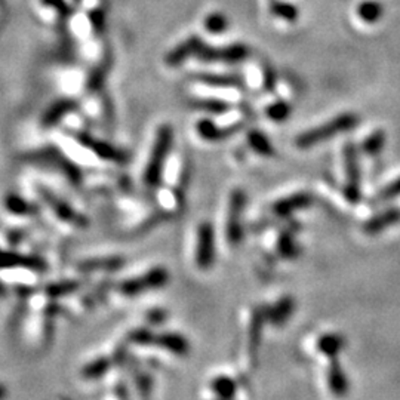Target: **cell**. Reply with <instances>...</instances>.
I'll use <instances>...</instances> for the list:
<instances>
[{
	"mask_svg": "<svg viewBox=\"0 0 400 400\" xmlns=\"http://www.w3.org/2000/svg\"><path fill=\"white\" fill-rule=\"evenodd\" d=\"M359 122L360 117L356 113H350V112L341 113L332 117L331 120L322 123L320 127H314L309 131L301 132L295 138V146L300 150H309L317 144L332 140V138H335L336 135L346 134L350 132L351 129L358 128Z\"/></svg>",
	"mask_w": 400,
	"mask_h": 400,
	"instance_id": "1",
	"label": "cell"
},
{
	"mask_svg": "<svg viewBox=\"0 0 400 400\" xmlns=\"http://www.w3.org/2000/svg\"><path fill=\"white\" fill-rule=\"evenodd\" d=\"M174 141V129L167 123L159 127L155 135V141H153L150 156L147 159L144 174H143V182L144 186L148 189H155L160 184L163 167L167 160L169 151H171Z\"/></svg>",
	"mask_w": 400,
	"mask_h": 400,
	"instance_id": "2",
	"label": "cell"
},
{
	"mask_svg": "<svg viewBox=\"0 0 400 400\" xmlns=\"http://www.w3.org/2000/svg\"><path fill=\"white\" fill-rule=\"evenodd\" d=\"M346 184L344 194L350 202H358L360 199V165H359V151L353 143H346L343 148Z\"/></svg>",
	"mask_w": 400,
	"mask_h": 400,
	"instance_id": "3",
	"label": "cell"
},
{
	"mask_svg": "<svg viewBox=\"0 0 400 400\" xmlns=\"http://www.w3.org/2000/svg\"><path fill=\"white\" fill-rule=\"evenodd\" d=\"M73 138L76 140V144L88 150L95 158L104 162H112L116 165H125L128 162L127 153L109 143L95 140L94 136H89L88 134H83V132H74Z\"/></svg>",
	"mask_w": 400,
	"mask_h": 400,
	"instance_id": "4",
	"label": "cell"
},
{
	"mask_svg": "<svg viewBox=\"0 0 400 400\" xmlns=\"http://www.w3.org/2000/svg\"><path fill=\"white\" fill-rule=\"evenodd\" d=\"M249 55V48L243 43H235L224 46V48H208L202 46L197 54V59L202 63H223V64H236L246 59Z\"/></svg>",
	"mask_w": 400,
	"mask_h": 400,
	"instance_id": "5",
	"label": "cell"
},
{
	"mask_svg": "<svg viewBox=\"0 0 400 400\" xmlns=\"http://www.w3.org/2000/svg\"><path fill=\"white\" fill-rule=\"evenodd\" d=\"M196 266L200 270H209L215 259V233L211 223L204 221L197 227L196 236Z\"/></svg>",
	"mask_w": 400,
	"mask_h": 400,
	"instance_id": "6",
	"label": "cell"
},
{
	"mask_svg": "<svg viewBox=\"0 0 400 400\" xmlns=\"http://www.w3.org/2000/svg\"><path fill=\"white\" fill-rule=\"evenodd\" d=\"M245 204H246V196L240 189H235L232 193H230L227 223H225V237L230 245H236L240 240L242 236L240 218Z\"/></svg>",
	"mask_w": 400,
	"mask_h": 400,
	"instance_id": "7",
	"label": "cell"
},
{
	"mask_svg": "<svg viewBox=\"0 0 400 400\" xmlns=\"http://www.w3.org/2000/svg\"><path fill=\"white\" fill-rule=\"evenodd\" d=\"M167 282V273L165 269H153L147 271L146 274L140 276V278H135L131 281L123 282L120 285V292L123 295L128 297H135L138 294H143L147 289H156L163 286Z\"/></svg>",
	"mask_w": 400,
	"mask_h": 400,
	"instance_id": "8",
	"label": "cell"
},
{
	"mask_svg": "<svg viewBox=\"0 0 400 400\" xmlns=\"http://www.w3.org/2000/svg\"><path fill=\"white\" fill-rule=\"evenodd\" d=\"M202 46H204L202 39L199 36H190L166 54L165 64L171 69L181 67L190 58H196L199 51L202 49Z\"/></svg>",
	"mask_w": 400,
	"mask_h": 400,
	"instance_id": "9",
	"label": "cell"
},
{
	"mask_svg": "<svg viewBox=\"0 0 400 400\" xmlns=\"http://www.w3.org/2000/svg\"><path fill=\"white\" fill-rule=\"evenodd\" d=\"M78 107H79L78 102H76L73 98H63V100L55 101L43 112L42 119H40L42 128L49 129V128L57 127L64 117H67L69 114L78 110Z\"/></svg>",
	"mask_w": 400,
	"mask_h": 400,
	"instance_id": "10",
	"label": "cell"
},
{
	"mask_svg": "<svg viewBox=\"0 0 400 400\" xmlns=\"http://www.w3.org/2000/svg\"><path fill=\"white\" fill-rule=\"evenodd\" d=\"M40 194H42V199L45 200V202L48 204L49 208L54 211V213L58 215V217L63 221L71 223L74 225H83L86 223L82 215L76 212L74 209H71V206L67 205L64 200L58 199L57 196H54L48 190H42Z\"/></svg>",
	"mask_w": 400,
	"mask_h": 400,
	"instance_id": "11",
	"label": "cell"
},
{
	"mask_svg": "<svg viewBox=\"0 0 400 400\" xmlns=\"http://www.w3.org/2000/svg\"><path fill=\"white\" fill-rule=\"evenodd\" d=\"M312 202H313L312 194L297 193L278 200V202L273 205V212L276 215H279V217H288V215H290L292 212L310 206Z\"/></svg>",
	"mask_w": 400,
	"mask_h": 400,
	"instance_id": "12",
	"label": "cell"
},
{
	"mask_svg": "<svg viewBox=\"0 0 400 400\" xmlns=\"http://www.w3.org/2000/svg\"><path fill=\"white\" fill-rule=\"evenodd\" d=\"M194 132L197 135V138L208 143H217L224 140L228 135H232V132L225 131L224 128H221L220 125H217L213 120L204 117V119H199L194 123Z\"/></svg>",
	"mask_w": 400,
	"mask_h": 400,
	"instance_id": "13",
	"label": "cell"
},
{
	"mask_svg": "<svg viewBox=\"0 0 400 400\" xmlns=\"http://www.w3.org/2000/svg\"><path fill=\"white\" fill-rule=\"evenodd\" d=\"M13 267H24V269H43V263L39 258L18 255L13 252L0 251V269H13Z\"/></svg>",
	"mask_w": 400,
	"mask_h": 400,
	"instance_id": "14",
	"label": "cell"
},
{
	"mask_svg": "<svg viewBox=\"0 0 400 400\" xmlns=\"http://www.w3.org/2000/svg\"><path fill=\"white\" fill-rule=\"evenodd\" d=\"M39 5L54 17L57 25L66 24L73 17V8L66 2V0H39Z\"/></svg>",
	"mask_w": 400,
	"mask_h": 400,
	"instance_id": "15",
	"label": "cell"
},
{
	"mask_svg": "<svg viewBox=\"0 0 400 400\" xmlns=\"http://www.w3.org/2000/svg\"><path fill=\"white\" fill-rule=\"evenodd\" d=\"M246 144H248V147L254 153H257V155L263 156V158H271L276 153L274 146L269 140V136L258 129H251L248 132V135H246Z\"/></svg>",
	"mask_w": 400,
	"mask_h": 400,
	"instance_id": "16",
	"label": "cell"
},
{
	"mask_svg": "<svg viewBox=\"0 0 400 400\" xmlns=\"http://www.w3.org/2000/svg\"><path fill=\"white\" fill-rule=\"evenodd\" d=\"M400 221V211L396 208H390L375 215L365 224V230L367 233H380L381 230L394 225Z\"/></svg>",
	"mask_w": 400,
	"mask_h": 400,
	"instance_id": "17",
	"label": "cell"
},
{
	"mask_svg": "<svg viewBox=\"0 0 400 400\" xmlns=\"http://www.w3.org/2000/svg\"><path fill=\"white\" fill-rule=\"evenodd\" d=\"M153 341L159 344L160 347H165L167 351L174 353V355L184 356L189 353V341L186 338L178 335V334H163L153 338Z\"/></svg>",
	"mask_w": 400,
	"mask_h": 400,
	"instance_id": "18",
	"label": "cell"
},
{
	"mask_svg": "<svg viewBox=\"0 0 400 400\" xmlns=\"http://www.w3.org/2000/svg\"><path fill=\"white\" fill-rule=\"evenodd\" d=\"M269 11L271 17L290 24L297 23L300 17V11L294 4L281 2V0H271V2H269Z\"/></svg>",
	"mask_w": 400,
	"mask_h": 400,
	"instance_id": "19",
	"label": "cell"
},
{
	"mask_svg": "<svg viewBox=\"0 0 400 400\" xmlns=\"http://www.w3.org/2000/svg\"><path fill=\"white\" fill-rule=\"evenodd\" d=\"M359 18L366 24L378 23L384 15V6L378 0H363L358 6Z\"/></svg>",
	"mask_w": 400,
	"mask_h": 400,
	"instance_id": "20",
	"label": "cell"
},
{
	"mask_svg": "<svg viewBox=\"0 0 400 400\" xmlns=\"http://www.w3.org/2000/svg\"><path fill=\"white\" fill-rule=\"evenodd\" d=\"M386 144H387V134L386 131H382V129H375L374 132L369 134L360 148L363 153H366L367 156H378L380 153L386 148Z\"/></svg>",
	"mask_w": 400,
	"mask_h": 400,
	"instance_id": "21",
	"label": "cell"
},
{
	"mask_svg": "<svg viewBox=\"0 0 400 400\" xmlns=\"http://www.w3.org/2000/svg\"><path fill=\"white\" fill-rule=\"evenodd\" d=\"M204 28L209 35H223L228 28V18L223 12H211L204 21Z\"/></svg>",
	"mask_w": 400,
	"mask_h": 400,
	"instance_id": "22",
	"label": "cell"
},
{
	"mask_svg": "<svg viewBox=\"0 0 400 400\" xmlns=\"http://www.w3.org/2000/svg\"><path fill=\"white\" fill-rule=\"evenodd\" d=\"M292 114V105L285 100H278L266 107V116L276 123L285 122Z\"/></svg>",
	"mask_w": 400,
	"mask_h": 400,
	"instance_id": "23",
	"label": "cell"
},
{
	"mask_svg": "<svg viewBox=\"0 0 400 400\" xmlns=\"http://www.w3.org/2000/svg\"><path fill=\"white\" fill-rule=\"evenodd\" d=\"M212 390L220 399L232 400L236 394V384L228 377H217L212 381Z\"/></svg>",
	"mask_w": 400,
	"mask_h": 400,
	"instance_id": "24",
	"label": "cell"
},
{
	"mask_svg": "<svg viewBox=\"0 0 400 400\" xmlns=\"http://www.w3.org/2000/svg\"><path fill=\"white\" fill-rule=\"evenodd\" d=\"M343 348V340L338 335H323L319 341V350L322 353H325L329 358H335L338 355V351Z\"/></svg>",
	"mask_w": 400,
	"mask_h": 400,
	"instance_id": "25",
	"label": "cell"
},
{
	"mask_svg": "<svg viewBox=\"0 0 400 400\" xmlns=\"http://www.w3.org/2000/svg\"><path fill=\"white\" fill-rule=\"evenodd\" d=\"M290 312H292V301L281 300L278 304L271 307L267 314L270 316V320L273 323L279 325V323H283L290 316Z\"/></svg>",
	"mask_w": 400,
	"mask_h": 400,
	"instance_id": "26",
	"label": "cell"
},
{
	"mask_svg": "<svg viewBox=\"0 0 400 400\" xmlns=\"http://www.w3.org/2000/svg\"><path fill=\"white\" fill-rule=\"evenodd\" d=\"M5 208L17 215H25L32 212V206H30L25 200L17 194H8L5 197Z\"/></svg>",
	"mask_w": 400,
	"mask_h": 400,
	"instance_id": "27",
	"label": "cell"
},
{
	"mask_svg": "<svg viewBox=\"0 0 400 400\" xmlns=\"http://www.w3.org/2000/svg\"><path fill=\"white\" fill-rule=\"evenodd\" d=\"M122 264L119 258H104V259H89L82 266L83 270H116Z\"/></svg>",
	"mask_w": 400,
	"mask_h": 400,
	"instance_id": "28",
	"label": "cell"
},
{
	"mask_svg": "<svg viewBox=\"0 0 400 400\" xmlns=\"http://www.w3.org/2000/svg\"><path fill=\"white\" fill-rule=\"evenodd\" d=\"M109 365H110V362L107 360V359H98L95 362L89 363L88 366H85L83 375L86 378H97V377L102 375L107 371V367H109Z\"/></svg>",
	"mask_w": 400,
	"mask_h": 400,
	"instance_id": "29",
	"label": "cell"
},
{
	"mask_svg": "<svg viewBox=\"0 0 400 400\" xmlns=\"http://www.w3.org/2000/svg\"><path fill=\"white\" fill-rule=\"evenodd\" d=\"M400 196V177L396 178L394 181H392L389 186L384 187L380 194H378V200L380 202H386V200H392Z\"/></svg>",
	"mask_w": 400,
	"mask_h": 400,
	"instance_id": "30",
	"label": "cell"
},
{
	"mask_svg": "<svg viewBox=\"0 0 400 400\" xmlns=\"http://www.w3.org/2000/svg\"><path fill=\"white\" fill-rule=\"evenodd\" d=\"M153 336L146 329H138L135 332H132L131 335V341L136 343V344H147V343H151L153 341Z\"/></svg>",
	"mask_w": 400,
	"mask_h": 400,
	"instance_id": "31",
	"label": "cell"
},
{
	"mask_svg": "<svg viewBox=\"0 0 400 400\" xmlns=\"http://www.w3.org/2000/svg\"><path fill=\"white\" fill-rule=\"evenodd\" d=\"M71 285L70 283H61V285H55L52 288H49V294H54V295H59V294H63V292H67V289H70Z\"/></svg>",
	"mask_w": 400,
	"mask_h": 400,
	"instance_id": "32",
	"label": "cell"
},
{
	"mask_svg": "<svg viewBox=\"0 0 400 400\" xmlns=\"http://www.w3.org/2000/svg\"><path fill=\"white\" fill-rule=\"evenodd\" d=\"M6 396V387L4 386L2 382H0V400H4Z\"/></svg>",
	"mask_w": 400,
	"mask_h": 400,
	"instance_id": "33",
	"label": "cell"
},
{
	"mask_svg": "<svg viewBox=\"0 0 400 400\" xmlns=\"http://www.w3.org/2000/svg\"><path fill=\"white\" fill-rule=\"evenodd\" d=\"M218 400H225V399H220V397H218Z\"/></svg>",
	"mask_w": 400,
	"mask_h": 400,
	"instance_id": "34",
	"label": "cell"
}]
</instances>
